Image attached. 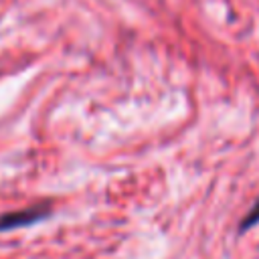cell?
I'll return each mask as SVG.
<instances>
[{"instance_id": "6da1fadb", "label": "cell", "mask_w": 259, "mask_h": 259, "mask_svg": "<svg viewBox=\"0 0 259 259\" xmlns=\"http://www.w3.org/2000/svg\"><path fill=\"white\" fill-rule=\"evenodd\" d=\"M47 208L42 206H32L26 210H18V212H10L0 217V231H8V229H16V227H24V225H32L36 221H40L42 217H47Z\"/></svg>"}]
</instances>
